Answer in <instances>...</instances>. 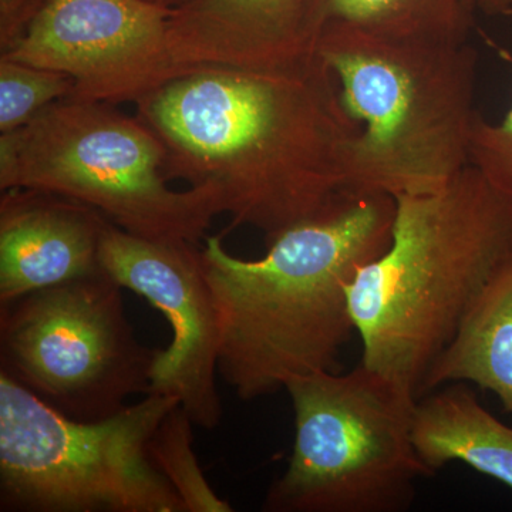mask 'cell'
<instances>
[{"mask_svg": "<svg viewBox=\"0 0 512 512\" xmlns=\"http://www.w3.org/2000/svg\"><path fill=\"white\" fill-rule=\"evenodd\" d=\"M161 350L137 339L106 272L0 306V372L74 420L107 419L150 393Z\"/></svg>", "mask_w": 512, "mask_h": 512, "instance_id": "obj_8", "label": "cell"}, {"mask_svg": "<svg viewBox=\"0 0 512 512\" xmlns=\"http://www.w3.org/2000/svg\"><path fill=\"white\" fill-rule=\"evenodd\" d=\"M49 0H0V47L2 53L28 30Z\"/></svg>", "mask_w": 512, "mask_h": 512, "instance_id": "obj_19", "label": "cell"}, {"mask_svg": "<svg viewBox=\"0 0 512 512\" xmlns=\"http://www.w3.org/2000/svg\"><path fill=\"white\" fill-rule=\"evenodd\" d=\"M99 258L116 284L146 298L173 330L154 365L150 393L175 397L195 426L217 429L220 320L198 245L136 237L110 222Z\"/></svg>", "mask_w": 512, "mask_h": 512, "instance_id": "obj_10", "label": "cell"}, {"mask_svg": "<svg viewBox=\"0 0 512 512\" xmlns=\"http://www.w3.org/2000/svg\"><path fill=\"white\" fill-rule=\"evenodd\" d=\"M471 12H481L488 16L510 15L512 0H466Z\"/></svg>", "mask_w": 512, "mask_h": 512, "instance_id": "obj_20", "label": "cell"}, {"mask_svg": "<svg viewBox=\"0 0 512 512\" xmlns=\"http://www.w3.org/2000/svg\"><path fill=\"white\" fill-rule=\"evenodd\" d=\"M318 39L328 26H346L394 39L468 40L474 13L466 0H313Z\"/></svg>", "mask_w": 512, "mask_h": 512, "instance_id": "obj_15", "label": "cell"}, {"mask_svg": "<svg viewBox=\"0 0 512 512\" xmlns=\"http://www.w3.org/2000/svg\"><path fill=\"white\" fill-rule=\"evenodd\" d=\"M313 0H190L171 10L168 46L185 70L279 69L318 56Z\"/></svg>", "mask_w": 512, "mask_h": 512, "instance_id": "obj_11", "label": "cell"}, {"mask_svg": "<svg viewBox=\"0 0 512 512\" xmlns=\"http://www.w3.org/2000/svg\"><path fill=\"white\" fill-rule=\"evenodd\" d=\"M394 202L389 245L357 271L350 313L360 363L419 399L427 370L512 254V194L468 165L441 190Z\"/></svg>", "mask_w": 512, "mask_h": 512, "instance_id": "obj_3", "label": "cell"}, {"mask_svg": "<svg viewBox=\"0 0 512 512\" xmlns=\"http://www.w3.org/2000/svg\"><path fill=\"white\" fill-rule=\"evenodd\" d=\"M168 15L143 0H49L0 57L72 77L69 99L138 103L191 72L171 55Z\"/></svg>", "mask_w": 512, "mask_h": 512, "instance_id": "obj_9", "label": "cell"}, {"mask_svg": "<svg viewBox=\"0 0 512 512\" xmlns=\"http://www.w3.org/2000/svg\"><path fill=\"white\" fill-rule=\"evenodd\" d=\"M470 165L495 187L512 194V106L500 123L478 114L471 133Z\"/></svg>", "mask_w": 512, "mask_h": 512, "instance_id": "obj_18", "label": "cell"}, {"mask_svg": "<svg viewBox=\"0 0 512 512\" xmlns=\"http://www.w3.org/2000/svg\"><path fill=\"white\" fill-rule=\"evenodd\" d=\"M318 55L359 124L345 194H430L470 165L478 52L468 40L394 39L332 25Z\"/></svg>", "mask_w": 512, "mask_h": 512, "instance_id": "obj_4", "label": "cell"}, {"mask_svg": "<svg viewBox=\"0 0 512 512\" xmlns=\"http://www.w3.org/2000/svg\"><path fill=\"white\" fill-rule=\"evenodd\" d=\"M190 417L183 407L165 416L150 441V457L161 476L181 498L187 512H232V505L215 493L194 453Z\"/></svg>", "mask_w": 512, "mask_h": 512, "instance_id": "obj_16", "label": "cell"}, {"mask_svg": "<svg viewBox=\"0 0 512 512\" xmlns=\"http://www.w3.org/2000/svg\"><path fill=\"white\" fill-rule=\"evenodd\" d=\"M413 443L431 476L461 463L512 490V427L478 402L468 383H450L417 400Z\"/></svg>", "mask_w": 512, "mask_h": 512, "instance_id": "obj_13", "label": "cell"}, {"mask_svg": "<svg viewBox=\"0 0 512 512\" xmlns=\"http://www.w3.org/2000/svg\"><path fill=\"white\" fill-rule=\"evenodd\" d=\"M295 414L288 467L268 512H403L431 476L413 443L417 396L367 369L319 372L286 384Z\"/></svg>", "mask_w": 512, "mask_h": 512, "instance_id": "obj_6", "label": "cell"}, {"mask_svg": "<svg viewBox=\"0 0 512 512\" xmlns=\"http://www.w3.org/2000/svg\"><path fill=\"white\" fill-rule=\"evenodd\" d=\"M164 147L165 178L207 191L231 228L274 241L332 211L359 131L319 55L279 69L202 67L136 103Z\"/></svg>", "mask_w": 512, "mask_h": 512, "instance_id": "obj_1", "label": "cell"}, {"mask_svg": "<svg viewBox=\"0 0 512 512\" xmlns=\"http://www.w3.org/2000/svg\"><path fill=\"white\" fill-rule=\"evenodd\" d=\"M178 406L148 393L107 419L74 420L0 372V510L187 512L150 457Z\"/></svg>", "mask_w": 512, "mask_h": 512, "instance_id": "obj_7", "label": "cell"}, {"mask_svg": "<svg viewBox=\"0 0 512 512\" xmlns=\"http://www.w3.org/2000/svg\"><path fill=\"white\" fill-rule=\"evenodd\" d=\"M110 221L82 202L37 190L0 198V306L104 272L100 242Z\"/></svg>", "mask_w": 512, "mask_h": 512, "instance_id": "obj_12", "label": "cell"}, {"mask_svg": "<svg viewBox=\"0 0 512 512\" xmlns=\"http://www.w3.org/2000/svg\"><path fill=\"white\" fill-rule=\"evenodd\" d=\"M73 89L67 74L0 57V133L25 126L47 107L69 99Z\"/></svg>", "mask_w": 512, "mask_h": 512, "instance_id": "obj_17", "label": "cell"}, {"mask_svg": "<svg viewBox=\"0 0 512 512\" xmlns=\"http://www.w3.org/2000/svg\"><path fill=\"white\" fill-rule=\"evenodd\" d=\"M450 383L476 384L512 414V254L495 268L427 370L419 399Z\"/></svg>", "mask_w": 512, "mask_h": 512, "instance_id": "obj_14", "label": "cell"}, {"mask_svg": "<svg viewBox=\"0 0 512 512\" xmlns=\"http://www.w3.org/2000/svg\"><path fill=\"white\" fill-rule=\"evenodd\" d=\"M394 210L387 195H348L286 229L258 259L229 254L222 235L205 237L200 261L220 320L218 375L239 399L339 370L356 333L349 286L389 245Z\"/></svg>", "mask_w": 512, "mask_h": 512, "instance_id": "obj_2", "label": "cell"}, {"mask_svg": "<svg viewBox=\"0 0 512 512\" xmlns=\"http://www.w3.org/2000/svg\"><path fill=\"white\" fill-rule=\"evenodd\" d=\"M110 104L64 99L0 137V188L62 195L128 234L198 245L217 217L207 191L165 183L164 147Z\"/></svg>", "mask_w": 512, "mask_h": 512, "instance_id": "obj_5", "label": "cell"}, {"mask_svg": "<svg viewBox=\"0 0 512 512\" xmlns=\"http://www.w3.org/2000/svg\"><path fill=\"white\" fill-rule=\"evenodd\" d=\"M143 2L150 3V5L157 6V8H161L164 10H175L184 6L185 3L190 2V0H143Z\"/></svg>", "mask_w": 512, "mask_h": 512, "instance_id": "obj_21", "label": "cell"}]
</instances>
